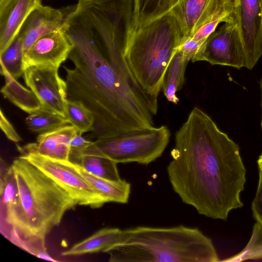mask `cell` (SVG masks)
<instances>
[{
    "mask_svg": "<svg viewBox=\"0 0 262 262\" xmlns=\"http://www.w3.org/2000/svg\"><path fill=\"white\" fill-rule=\"evenodd\" d=\"M63 30L73 48L66 72L68 99L81 102L93 114L91 139L114 137L154 126L158 105L143 91L116 44L93 39L79 30Z\"/></svg>",
    "mask_w": 262,
    "mask_h": 262,
    "instance_id": "obj_1",
    "label": "cell"
},
{
    "mask_svg": "<svg viewBox=\"0 0 262 262\" xmlns=\"http://www.w3.org/2000/svg\"><path fill=\"white\" fill-rule=\"evenodd\" d=\"M167 167L171 186L200 214L226 220L241 208L246 170L237 144L194 107L176 132Z\"/></svg>",
    "mask_w": 262,
    "mask_h": 262,
    "instance_id": "obj_2",
    "label": "cell"
},
{
    "mask_svg": "<svg viewBox=\"0 0 262 262\" xmlns=\"http://www.w3.org/2000/svg\"><path fill=\"white\" fill-rule=\"evenodd\" d=\"M11 166L19 200L16 206L1 211V232L11 242L46 238L66 212L78 204L61 186L26 160L18 157Z\"/></svg>",
    "mask_w": 262,
    "mask_h": 262,
    "instance_id": "obj_3",
    "label": "cell"
},
{
    "mask_svg": "<svg viewBox=\"0 0 262 262\" xmlns=\"http://www.w3.org/2000/svg\"><path fill=\"white\" fill-rule=\"evenodd\" d=\"M110 262H216L211 239L197 228L137 226L122 230Z\"/></svg>",
    "mask_w": 262,
    "mask_h": 262,
    "instance_id": "obj_4",
    "label": "cell"
},
{
    "mask_svg": "<svg viewBox=\"0 0 262 262\" xmlns=\"http://www.w3.org/2000/svg\"><path fill=\"white\" fill-rule=\"evenodd\" d=\"M183 38L180 24L170 11L144 27L135 29L125 59L140 86L158 105L168 64Z\"/></svg>",
    "mask_w": 262,
    "mask_h": 262,
    "instance_id": "obj_5",
    "label": "cell"
},
{
    "mask_svg": "<svg viewBox=\"0 0 262 262\" xmlns=\"http://www.w3.org/2000/svg\"><path fill=\"white\" fill-rule=\"evenodd\" d=\"M170 137L166 126H152L97 139L78 152L102 155L117 163L136 162L147 165L162 156Z\"/></svg>",
    "mask_w": 262,
    "mask_h": 262,
    "instance_id": "obj_6",
    "label": "cell"
},
{
    "mask_svg": "<svg viewBox=\"0 0 262 262\" xmlns=\"http://www.w3.org/2000/svg\"><path fill=\"white\" fill-rule=\"evenodd\" d=\"M26 160L66 190L78 205L93 208L106 203L103 197L72 166L69 161H60L42 156L25 146L19 148Z\"/></svg>",
    "mask_w": 262,
    "mask_h": 262,
    "instance_id": "obj_7",
    "label": "cell"
},
{
    "mask_svg": "<svg viewBox=\"0 0 262 262\" xmlns=\"http://www.w3.org/2000/svg\"><path fill=\"white\" fill-rule=\"evenodd\" d=\"M239 20L225 24L211 34L192 62L206 61L212 65L246 68L247 61Z\"/></svg>",
    "mask_w": 262,
    "mask_h": 262,
    "instance_id": "obj_8",
    "label": "cell"
},
{
    "mask_svg": "<svg viewBox=\"0 0 262 262\" xmlns=\"http://www.w3.org/2000/svg\"><path fill=\"white\" fill-rule=\"evenodd\" d=\"M58 69L51 67L31 66L25 69L23 77L43 109L65 117L67 86L66 81L59 76Z\"/></svg>",
    "mask_w": 262,
    "mask_h": 262,
    "instance_id": "obj_9",
    "label": "cell"
},
{
    "mask_svg": "<svg viewBox=\"0 0 262 262\" xmlns=\"http://www.w3.org/2000/svg\"><path fill=\"white\" fill-rule=\"evenodd\" d=\"M241 34L251 70L262 55V0H238Z\"/></svg>",
    "mask_w": 262,
    "mask_h": 262,
    "instance_id": "obj_10",
    "label": "cell"
},
{
    "mask_svg": "<svg viewBox=\"0 0 262 262\" xmlns=\"http://www.w3.org/2000/svg\"><path fill=\"white\" fill-rule=\"evenodd\" d=\"M73 46L62 28L38 39L24 53V69L31 66L58 69L69 58Z\"/></svg>",
    "mask_w": 262,
    "mask_h": 262,
    "instance_id": "obj_11",
    "label": "cell"
},
{
    "mask_svg": "<svg viewBox=\"0 0 262 262\" xmlns=\"http://www.w3.org/2000/svg\"><path fill=\"white\" fill-rule=\"evenodd\" d=\"M42 0H0V53L18 34L29 15Z\"/></svg>",
    "mask_w": 262,
    "mask_h": 262,
    "instance_id": "obj_12",
    "label": "cell"
},
{
    "mask_svg": "<svg viewBox=\"0 0 262 262\" xmlns=\"http://www.w3.org/2000/svg\"><path fill=\"white\" fill-rule=\"evenodd\" d=\"M64 17L61 9L48 6L41 5L32 11L18 33L23 39L24 53L40 37L60 29Z\"/></svg>",
    "mask_w": 262,
    "mask_h": 262,
    "instance_id": "obj_13",
    "label": "cell"
},
{
    "mask_svg": "<svg viewBox=\"0 0 262 262\" xmlns=\"http://www.w3.org/2000/svg\"><path fill=\"white\" fill-rule=\"evenodd\" d=\"M77 133L73 125H63L39 134L36 143L25 146L43 156L60 161H69L70 142Z\"/></svg>",
    "mask_w": 262,
    "mask_h": 262,
    "instance_id": "obj_14",
    "label": "cell"
},
{
    "mask_svg": "<svg viewBox=\"0 0 262 262\" xmlns=\"http://www.w3.org/2000/svg\"><path fill=\"white\" fill-rule=\"evenodd\" d=\"M122 230L118 228H104L90 237L63 251L61 255L75 256L97 252L106 253L119 241Z\"/></svg>",
    "mask_w": 262,
    "mask_h": 262,
    "instance_id": "obj_15",
    "label": "cell"
},
{
    "mask_svg": "<svg viewBox=\"0 0 262 262\" xmlns=\"http://www.w3.org/2000/svg\"><path fill=\"white\" fill-rule=\"evenodd\" d=\"M70 163L103 197L106 203L125 204L128 202L130 193V183L122 179L111 181L103 179L89 173L81 167L71 162Z\"/></svg>",
    "mask_w": 262,
    "mask_h": 262,
    "instance_id": "obj_16",
    "label": "cell"
},
{
    "mask_svg": "<svg viewBox=\"0 0 262 262\" xmlns=\"http://www.w3.org/2000/svg\"><path fill=\"white\" fill-rule=\"evenodd\" d=\"M69 161L97 177L111 180L121 179L117 168V164L102 155L70 151Z\"/></svg>",
    "mask_w": 262,
    "mask_h": 262,
    "instance_id": "obj_17",
    "label": "cell"
},
{
    "mask_svg": "<svg viewBox=\"0 0 262 262\" xmlns=\"http://www.w3.org/2000/svg\"><path fill=\"white\" fill-rule=\"evenodd\" d=\"M210 0H182L171 11L181 26L182 41L191 37Z\"/></svg>",
    "mask_w": 262,
    "mask_h": 262,
    "instance_id": "obj_18",
    "label": "cell"
},
{
    "mask_svg": "<svg viewBox=\"0 0 262 262\" xmlns=\"http://www.w3.org/2000/svg\"><path fill=\"white\" fill-rule=\"evenodd\" d=\"M182 0H134L135 29L144 27L169 13Z\"/></svg>",
    "mask_w": 262,
    "mask_h": 262,
    "instance_id": "obj_19",
    "label": "cell"
},
{
    "mask_svg": "<svg viewBox=\"0 0 262 262\" xmlns=\"http://www.w3.org/2000/svg\"><path fill=\"white\" fill-rule=\"evenodd\" d=\"M1 73L4 75L6 82L1 90L5 98L30 114L42 108L40 102L32 90L24 87L7 71L3 70Z\"/></svg>",
    "mask_w": 262,
    "mask_h": 262,
    "instance_id": "obj_20",
    "label": "cell"
},
{
    "mask_svg": "<svg viewBox=\"0 0 262 262\" xmlns=\"http://www.w3.org/2000/svg\"><path fill=\"white\" fill-rule=\"evenodd\" d=\"M189 61L178 49L167 67L162 85V90L167 100L177 104L179 99L176 93L183 86L185 73Z\"/></svg>",
    "mask_w": 262,
    "mask_h": 262,
    "instance_id": "obj_21",
    "label": "cell"
},
{
    "mask_svg": "<svg viewBox=\"0 0 262 262\" xmlns=\"http://www.w3.org/2000/svg\"><path fill=\"white\" fill-rule=\"evenodd\" d=\"M23 39L18 34L10 45L0 53L1 71L5 70L15 79L23 76Z\"/></svg>",
    "mask_w": 262,
    "mask_h": 262,
    "instance_id": "obj_22",
    "label": "cell"
},
{
    "mask_svg": "<svg viewBox=\"0 0 262 262\" xmlns=\"http://www.w3.org/2000/svg\"><path fill=\"white\" fill-rule=\"evenodd\" d=\"M25 122L30 130L39 134L69 124L66 117L43 108L30 114Z\"/></svg>",
    "mask_w": 262,
    "mask_h": 262,
    "instance_id": "obj_23",
    "label": "cell"
},
{
    "mask_svg": "<svg viewBox=\"0 0 262 262\" xmlns=\"http://www.w3.org/2000/svg\"><path fill=\"white\" fill-rule=\"evenodd\" d=\"M65 117L69 124L82 134L91 132L94 123L92 112L81 102L68 99L65 107Z\"/></svg>",
    "mask_w": 262,
    "mask_h": 262,
    "instance_id": "obj_24",
    "label": "cell"
},
{
    "mask_svg": "<svg viewBox=\"0 0 262 262\" xmlns=\"http://www.w3.org/2000/svg\"><path fill=\"white\" fill-rule=\"evenodd\" d=\"M262 259V225L256 222L253 226L250 241L244 249L223 261H241L248 259Z\"/></svg>",
    "mask_w": 262,
    "mask_h": 262,
    "instance_id": "obj_25",
    "label": "cell"
},
{
    "mask_svg": "<svg viewBox=\"0 0 262 262\" xmlns=\"http://www.w3.org/2000/svg\"><path fill=\"white\" fill-rule=\"evenodd\" d=\"M251 208L254 219L262 225V170L260 169H259L258 184Z\"/></svg>",
    "mask_w": 262,
    "mask_h": 262,
    "instance_id": "obj_26",
    "label": "cell"
},
{
    "mask_svg": "<svg viewBox=\"0 0 262 262\" xmlns=\"http://www.w3.org/2000/svg\"><path fill=\"white\" fill-rule=\"evenodd\" d=\"M221 22L219 21H215L209 22L203 25L189 38L204 43L209 36L215 31L217 26Z\"/></svg>",
    "mask_w": 262,
    "mask_h": 262,
    "instance_id": "obj_27",
    "label": "cell"
},
{
    "mask_svg": "<svg viewBox=\"0 0 262 262\" xmlns=\"http://www.w3.org/2000/svg\"><path fill=\"white\" fill-rule=\"evenodd\" d=\"M0 126L7 138L10 141L19 142L22 140L12 124L3 113L2 109L0 111Z\"/></svg>",
    "mask_w": 262,
    "mask_h": 262,
    "instance_id": "obj_28",
    "label": "cell"
},
{
    "mask_svg": "<svg viewBox=\"0 0 262 262\" xmlns=\"http://www.w3.org/2000/svg\"><path fill=\"white\" fill-rule=\"evenodd\" d=\"M94 141L86 139L78 132L72 138L70 142L71 150H80L92 145Z\"/></svg>",
    "mask_w": 262,
    "mask_h": 262,
    "instance_id": "obj_29",
    "label": "cell"
},
{
    "mask_svg": "<svg viewBox=\"0 0 262 262\" xmlns=\"http://www.w3.org/2000/svg\"><path fill=\"white\" fill-rule=\"evenodd\" d=\"M257 162L259 169L262 170V153L259 156V158H258V159Z\"/></svg>",
    "mask_w": 262,
    "mask_h": 262,
    "instance_id": "obj_30",
    "label": "cell"
},
{
    "mask_svg": "<svg viewBox=\"0 0 262 262\" xmlns=\"http://www.w3.org/2000/svg\"><path fill=\"white\" fill-rule=\"evenodd\" d=\"M260 87L261 90V127L262 129V78L259 82Z\"/></svg>",
    "mask_w": 262,
    "mask_h": 262,
    "instance_id": "obj_31",
    "label": "cell"
}]
</instances>
